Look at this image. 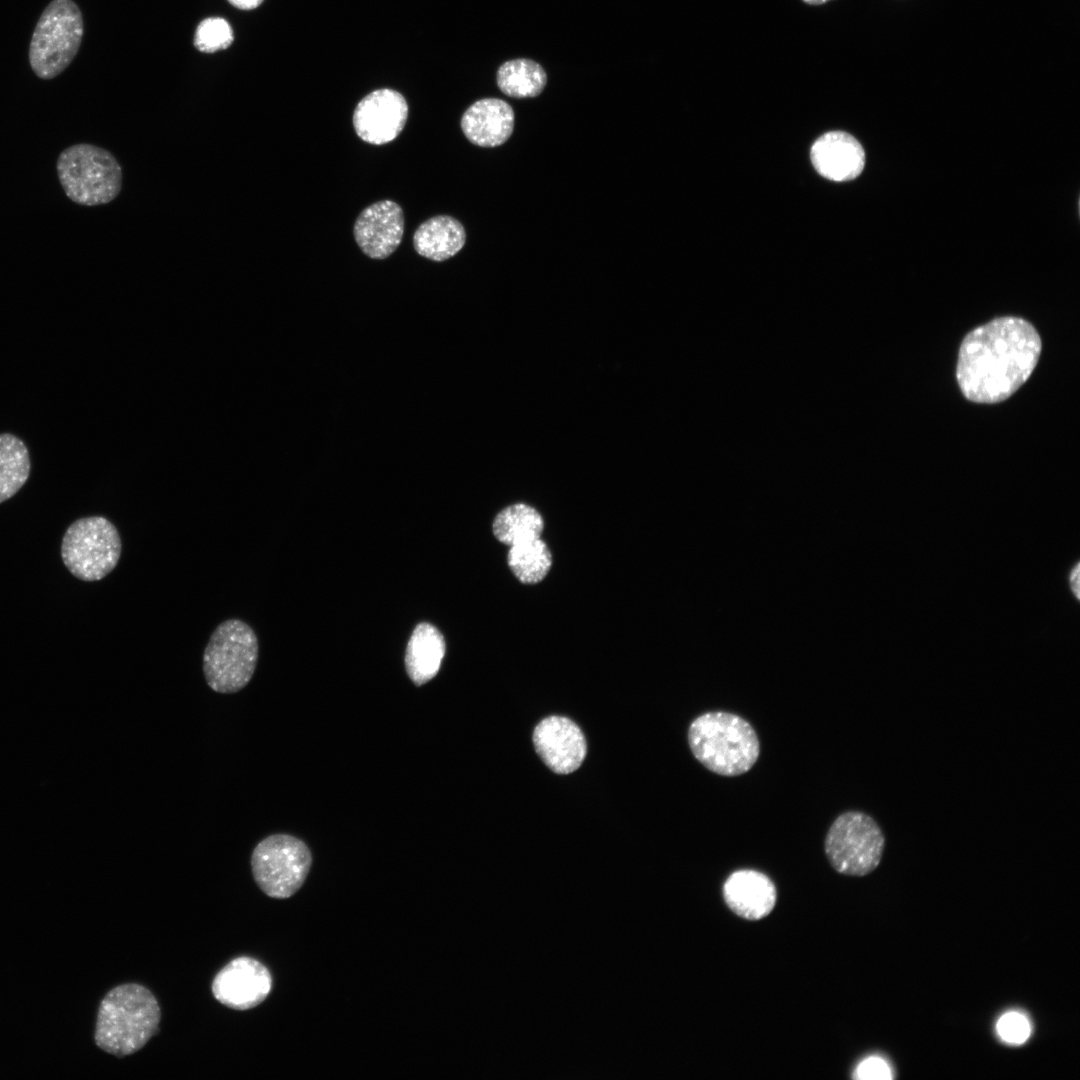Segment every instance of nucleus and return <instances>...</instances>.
<instances>
[{
	"label": "nucleus",
	"instance_id": "21",
	"mask_svg": "<svg viewBox=\"0 0 1080 1080\" xmlns=\"http://www.w3.org/2000/svg\"><path fill=\"white\" fill-rule=\"evenodd\" d=\"M507 563L513 575L523 584H537L549 573L553 558L546 542L535 538L509 546Z\"/></svg>",
	"mask_w": 1080,
	"mask_h": 1080
},
{
	"label": "nucleus",
	"instance_id": "3",
	"mask_svg": "<svg viewBox=\"0 0 1080 1080\" xmlns=\"http://www.w3.org/2000/svg\"><path fill=\"white\" fill-rule=\"evenodd\" d=\"M688 743L696 760L721 776L748 772L760 755V742L752 725L725 711L696 717L688 729Z\"/></svg>",
	"mask_w": 1080,
	"mask_h": 1080
},
{
	"label": "nucleus",
	"instance_id": "15",
	"mask_svg": "<svg viewBox=\"0 0 1080 1080\" xmlns=\"http://www.w3.org/2000/svg\"><path fill=\"white\" fill-rule=\"evenodd\" d=\"M728 908L747 920H760L773 910L777 891L772 880L762 872L743 869L733 872L723 885Z\"/></svg>",
	"mask_w": 1080,
	"mask_h": 1080
},
{
	"label": "nucleus",
	"instance_id": "6",
	"mask_svg": "<svg viewBox=\"0 0 1080 1080\" xmlns=\"http://www.w3.org/2000/svg\"><path fill=\"white\" fill-rule=\"evenodd\" d=\"M84 22L73 0H52L40 15L29 46V63L37 77L50 80L72 62L81 45Z\"/></svg>",
	"mask_w": 1080,
	"mask_h": 1080
},
{
	"label": "nucleus",
	"instance_id": "26",
	"mask_svg": "<svg viewBox=\"0 0 1080 1080\" xmlns=\"http://www.w3.org/2000/svg\"><path fill=\"white\" fill-rule=\"evenodd\" d=\"M1068 586L1070 592L1074 596L1076 601L1080 598V565L1079 561H1076L1068 572Z\"/></svg>",
	"mask_w": 1080,
	"mask_h": 1080
},
{
	"label": "nucleus",
	"instance_id": "20",
	"mask_svg": "<svg viewBox=\"0 0 1080 1080\" xmlns=\"http://www.w3.org/2000/svg\"><path fill=\"white\" fill-rule=\"evenodd\" d=\"M31 472L25 443L11 433L0 434V503L12 498L27 482Z\"/></svg>",
	"mask_w": 1080,
	"mask_h": 1080
},
{
	"label": "nucleus",
	"instance_id": "18",
	"mask_svg": "<svg viewBox=\"0 0 1080 1080\" xmlns=\"http://www.w3.org/2000/svg\"><path fill=\"white\" fill-rule=\"evenodd\" d=\"M445 654L442 634L428 623L419 624L407 645L405 666L413 683L420 686L431 680L439 671Z\"/></svg>",
	"mask_w": 1080,
	"mask_h": 1080
},
{
	"label": "nucleus",
	"instance_id": "2",
	"mask_svg": "<svg viewBox=\"0 0 1080 1080\" xmlns=\"http://www.w3.org/2000/svg\"><path fill=\"white\" fill-rule=\"evenodd\" d=\"M160 1020V1006L148 988L137 983L116 986L99 1005L95 1043L117 1057L134 1054L158 1033Z\"/></svg>",
	"mask_w": 1080,
	"mask_h": 1080
},
{
	"label": "nucleus",
	"instance_id": "22",
	"mask_svg": "<svg viewBox=\"0 0 1080 1080\" xmlns=\"http://www.w3.org/2000/svg\"><path fill=\"white\" fill-rule=\"evenodd\" d=\"M547 75L537 62L520 58L503 63L497 72V85L507 96L529 98L538 96L546 86Z\"/></svg>",
	"mask_w": 1080,
	"mask_h": 1080
},
{
	"label": "nucleus",
	"instance_id": "5",
	"mask_svg": "<svg viewBox=\"0 0 1080 1080\" xmlns=\"http://www.w3.org/2000/svg\"><path fill=\"white\" fill-rule=\"evenodd\" d=\"M56 168L66 196L79 205H104L120 193L121 166L101 147L87 143L69 146L60 153Z\"/></svg>",
	"mask_w": 1080,
	"mask_h": 1080
},
{
	"label": "nucleus",
	"instance_id": "14",
	"mask_svg": "<svg viewBox=\"0 0 1080 1080\" xmlns=\"http://www.w3.org/2000/svg\"><path fill=\"white\" fill-rule=\"evenodd\" d=\"M810 157L823 177L841 182L855 179L865 165V152L859 141L843 131H831L812 145Z\"/></svg>",
	"mask_w": 1080,
	"mask_h": 1080
},
{
	"label": "nucleus",
	"instance_id": "4",
	"mask_svg": "<svg viewBox=\"0 0 1080 1080\" xmlns=\"http://www.w3.org/2000/svg\"><path fill=\"white\" fill-rule=\"evenodd\" d=\"M258 659V640L250 625L228 619L212 632L203 653L207 685L223 694L242 690L252 679Z\"/></svg>",
	"mask_w": 1080,
	"mask_h": 1080
},
{
	"label": "nucleus",
	"instance_id": "17",
	"mask_svg": "<svg viewBox=\"0 0 1080 1080\" xmlns=\"http://www.w3.org/2000/svg\"><path fill=\"white\" fill-rule=\"evenodd\" d=\"M466 233L463 225L448 215L434 216L423 222L413 235L416 252L433 261H444L455 256L464 246Z\"/></svg>",
	"mask_w": 1080,
	"mask_h": 1080
},
{
	"label": "nucleus",
	"instance_id": "12",
	"mask_svg": "<svg viewBox=\"0 0 1080 1080\" xmlns=\"http://www.w3.org/2000/svg\"><path fill=\"white\" fill-rule=\"evenodd\" d=\"M533 743L545 765L558 774H569L579 768L587 751L581 729L563 716L541 720L534 729Z\"/></svg>",
	"mask_w": 1080,
	"mask_h": 1080
},
{
	"label": "nucleus",
	"instance_id": "9",
	"mask_svg": "<svg viewBox=\"0 0 1080 1080\" xmlns=\"http://www.w3.org/2000/svg\"><path fill=\"white\" fill-rule=\"evenodd\" d=\"M251 870L258 887L269 897L286 899L304 884L312 864L308 846L289 834H272L251 854Z\"/></svg>",
	"mask_w": 1080,
	"mask_h": 1080
},
{
	"label": "nucleus",
	"instance_id": "28",
	"mask_svg": "<svg viewBox=\"0 0 1080 1080\" xmlns=\"http://www.w3.org/2000/svg\"><path fill=\"white\" fill-rule=\"evenodd\" d=\"M802 1L807 3V4H810V5H821V4H824V3L829 2L831 0H802Z\"/></svg>",
	"mask_w": 1080,
	"mask_h": 1080
},
{
	"label": "nucleus",
	"instance_id": "10",
	"mask_svg": "<svg viewBox=\"0 0 1080 1080\" xmlns=\"http://www.w3.org/2000/svg\"><path fill=\"white\" fill-rule=\"evenodd\" d=\"M272 975L259 960L240 956L227 963L214 977V998L234 1010H248L261 1004L272 990Z\"/></svg>",
	"mask_w": 1080,
	"mask_h": 1080
},
{
	"label": "nucleus",
	"instance_id": "23",
	"mask_svg": "<svg viewBox=\"0 0 1080 1080\" xmlns=\"http://www.w3.org/2000/svg\"><path fill=\"white\" fill-rule=\"evenodd\" d=\"M233 40V30L226 19L208 17L198 24L193 43L200 52L215 53L227 49Z\"/></svg>",
	"mask_w": 1080,
	"mask_h": 1080
},
{
	"label": "nucleus",
	"instance_id": "1",
	"mask_svg": "<svg viewBox=\"0 0 1080 1080\" xmlns=\"http://www.w3.org/2000/svg\"><path fill=\"white\" fill-rule=\"evenodd\" d=\"M1034 326L1019 317H1000L969 332L963 339L956 379L966 399L999 403L1030 377L1041 354Z\"/></svg>",
	"mask_w": 1080,
	"mask_h": 1080
},
{
	"label": "nucleus",
	"instance_id": "25",
	"mask_svg": "<svg viewBox=\"0 0 1080 1080\" xmlns=\"http://www.w3.org/2000/svg\"><path fill=\"white\" fill-rule=\"evenodd\" d=\"M854 1078L857 1079H891V1070L888 1064L879 1057H869L862 1061L855 1071Z\"/></svg>",
	"mask_w": 1080,
	"mask_h": 1080
},
{
	"label": "nucleus",
	"instance_id": "13",
	"mask_svg": "<svg viewBox=\"0 0 1080 1080\" xmlns=\"http://www.w3.org/2000/svg\"><path fill=\"white\" fill-rule=\"evenodd\" d=\"M403 232V210L392 200H381L366 207L353 228L356 243L372 259L390 256L400 245Z\"/></svg>",
	"mask_w": 1080,
	"mask_h": 1080
},
{
	"label": "nucleus",
	"instance_id": "11",
	"mask_svg": "<svg viewBox=\"0 0 1080 1080\" xmlns=\"http://www.w3.org/2000/svg\"><path fill=\"white\" fill-rule=\"evenodd\" d=\"M408 118V104L396 90L381 88L366 95L353 113V126L363 141L382 145L393 141Z\"/></svg>",
	"mask_w": 1080,
	"mask_h": 1080
},
{
	"label": "nucleus",
	"instance_id": "16",
	"mask_svg": "<svg viewBox=\"0 0 1080 1080\" xmlns=\"http://www.w3.org/2000/svg\"><path fill=\"white\" fill-rule=\"evenodd\" d=\"M514 111L504 100L483 98L467 108L461 118L464 136L480 147L504 144L512 135Z\"/></svg>",
	"mask_w": 1080,
	"mask_h": 1080
},
{
	"label": "nucleus",
	"instance_id": "24",
	"mask_svg": "<svg viewBox=\"0 0 1080 1080\" xmlns=\"http://www.w3.org/2000/svg\"><path fill=\"white\" fill-rule=\"evenodd\" d=\"M997 1031L1005 1042L1021 1044L1030 1035V1025L1023 1015L1017 1012H1009L999 1019Z\"/></svg>",
	"mask_w": 1080,
	"mask_h": 1080
},
{
	"label": "nucleus",
	"instance_id": "8",
	"mask_svg": "<svg viewBox=\"0 0 1080 1080\" xmlns=\"http://www.w3.org/2000/svg\"><path fill=\"white\" fill-rule=\"evenodd\" d=\"M884 847L885 837L878 823L861 811L840 814L824 842L830 865L840 874L858 877L878 867Z\"/></svg>",
	"mask_w": 1080,
	"mask_h": 1080
},
{
	"label": "nucleus",
	"instance_id": "19",
	"mask_svg": "<svg viewBox=\"0 0 1080 1080\" xmlns=\"http://www.w3.org/2000/svg\"><path fill=\"white\" fill-rule=\"evenodd\" d=\"M496 539L508 546L541 537L544 519L532 506L516 503L502 509L492 524Z\"/></svg>",
	"mask_w": 1080,
	"mask_h": 1080
},
{
	"label": "nucleus",
	"instance_id": "7",
	"mask_svg": "<svg viewBox=\"0 0 1080 1080\" xmlns=\"http://www.w3.org/2000/svg\"><path fill=\"white\" fill-rule=\"evenodd\" d=\"M121 549L115 525L103 516H89L77 519L67 528L62 538L61 558L74 577L94 582L114 570Z\"/></svg>",
	"mask_w": 1080,
	"mask_h": 1080
},
{
	"label": "nucleus",
	"instance_id": "27",
	"mask_svg": "<svg viewBox=\"0 0 1080 1080\" xmlns=\"http://www.w3.org/2000/svg\"><path fill=\"white\" fill-rule=\"evenodd\" d=\"M234 7L241 10H252L259 7L264 0H227Z\"/></svg>",
	"mask_w": 1080,
	"mask_h": 1080
}]
</instances>
